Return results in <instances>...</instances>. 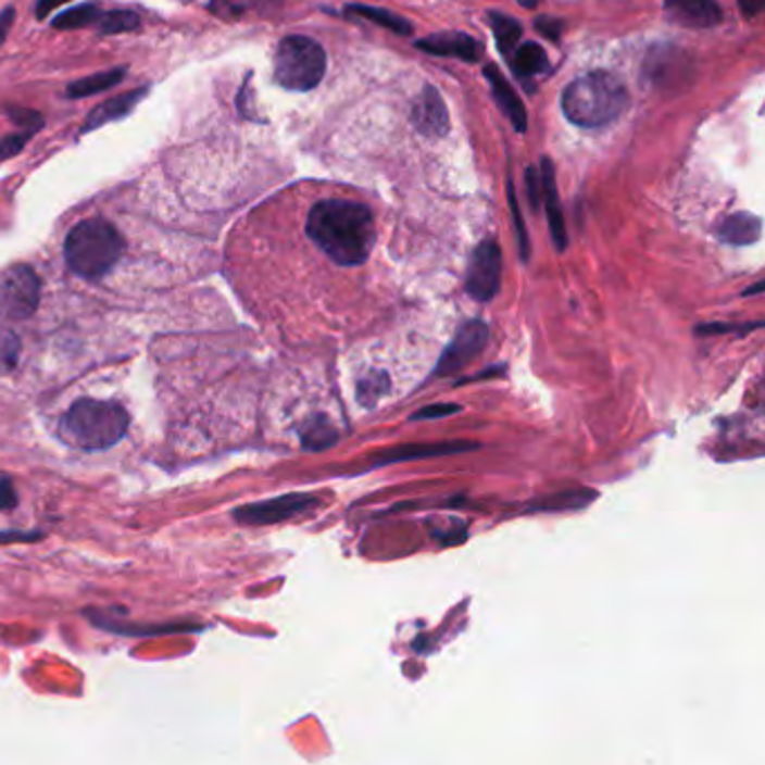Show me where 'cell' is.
Returning a JSON list of instances; mask_svg holds the SVG:
<instances>
[{"label": "cell", "instance_id": "12", "mask_svg": "<svg viewBox=\"0 0 765 765\" xmlns=\"http://www.w3.org/2000/svg\"><path fill=\"white\" fill-rule=\"evenodd\" d=\"M411 120L415 128L429 135V137H442L449 128V115L444 109V101L436 92V88H425L423 95L417 97L413 103Z\"/></svg>", "mask_w": 765, "mask_h": 765}, {"label": "cell", "instance_id": "22", "mask_svg": "<svg viewBox=\"0 0 765 765\" xmlns=\"http://www.w3.org/2000/svg\"><path fill=\"white\" fill-rule=\"evenodd\" d=\"M490 18H492V29H494V37H497V43H499L501 52L505 57H510L514 52V48L518 46L521 25L514 18H510L505 14H499V12H492Z\"/></svg>", "mask_w": 765, "mask_h": 765}, {"label": "cell", "instance_id": "25", "mask_svg": "<svg viewBox=\"0 0 765 765\" xmlns=\"http://www.w3.org/2000/svg\"><path fill=\"white\" fill-rule=\"evenodd\" d=\"M103 12H99L95 5L86 3V5H79V8H73V10H67L63 14H59L52 25L57 29H79V27H88L92 23H97L101 18Z\"/></svg>", "mask_w": 765, "mask_h": 765}, {"label": "cell", "instance_id": "34", "mask_svg": "<svg viewBox=\"0 0 765 765\" xmlns=\"http://www.w3.org/2000/svg\"><path fill=\"white\" fill-rule=\"evenodd\" d=\"M18 503L14 485L8 476H0V510H12Z\"/></svg>", "mask_w": 765, "mask_h": 765}, {"label": "cell", "instance_id": "8", "mask_svg": "<svg viewBox=\"0 0 765 765\" xmlns=\"http://www.w3.org/2000/svg\"><path fill=\"white\" fill-rule=\"evenodd\" d=\"M465 288L476 301H490L497 297L501 288V248L494 240H482L474 250Z\"/></svg>", "mask_w": 765, "mask_h": 765}, {"label": "cell", "instance_id": "16", "mask_svg": "<svg viewBox=\"0 0 765 765\" xmlns=\"http://www.w3.org/2000/svg\"><path fill=\"white\" fill-rule=\"evenodd\" d=\"M147 97V88H137L133 92H126V95H120V97H113L109 101H103L101 106H97L90 117L86 120L84 124V133L88 130H95L103 124H109V122H117L122 117H126L139 101H142Z\"/></svg>", "mask_w": 765, "mask_h": 765}, {"label": "cell", "instance_id": "28", "mask_svg": "<svg viewBox=\"0 0 765 765\" xmlns=\"http://www.w3.org/2000/svg\"><path fill=\"white\" fill-rule=\"evenodd\" d=\"M21 353V339L14 330L0 328V373H8L16 366Z\"/></svg>", "mask_w": 765, "mask_h": 765}, {"label": "cell", "instance_id": "29", "mask_svg": "<svg viewBox=\"0 0 765 765\" xmlns=\"http://www.w3.org/2000/svg\"><path fill=\"white\" fill-rule=\"evenodd\" d=\"M461 411H463L461 404H429V406H423L417 413H413L411 421L413 423H417V421H438V417H449V415H456Z\"/></svg>", "mask_w": 765, "mask_h": 765}, {"label": "cell", "instance_id": "40", "mask_svg": "<svg viewBox=\"0 0 765 765\" xmlns=\"http://www.w3.org/2000/svg\"><path fill=\"white\" fill-rule=\"evenodd\" d=\"M518 3L524 5V8H537V5L541 3V0H518Z\"/></svg>", "mask_w": 765, "mask_h": 765}, {"label": "cell", "instance_id": "32", "mask_svg": "<svg viewBox=\"0 0 765 765\" xmlns=\"http://www.w3.org/2000/svg\"><path fill=\"white\" fill-rule=\"evenodd\" d=\"M510 204H512V212H514V223H516V229H518V246H521V259L528 261V236H526V227H524V221H521V214H518V204H516V196L510 187Z\"/></svg>", "mask_w": 765, "mask_h": 765}, {"label": "cell", "instance_id": "27", "mask_svg": "<svg viewBox=\"0 0 765 765\" xmlns=\"http://www.w3.org/2000/svg\"><path fill=\"white\" fill-rule=\"evenodd\" d=\"M101 34H124L139 27V18L133 12H109L97 21Z\"/></svg>", "mask_w": 765, "mask_h": 765}, {"label": "cell", "instance_id": "23", "mask_svg": "<svg viewBox=\"0 0 765 765\" xmlns=\"http://www.w3.org/2000/svg\"><path fill=\"white\" fill-rule=\"evenodd\" d=\"M389 375L387 373H371L368 377L360 379L358 385V400L362 406L373 409L381 398L389 393Z\"/></svg>", "mask_w": 765, "mask_h": 765}, {"label": "cell", "instance_id": "10", "mask_svg": "<svg viewBox=\"0 0 765 765\" xmlns=\"http://www.w3.org/2000/svg\"><path fill=\"white\" fill-rule=\"evenodd\" d=\"M478 449L476 442L469 440H451V442H427V444H402L389 451H381V454L373 456L371 465H391V463H409V461H425V459H438V456H454V454H465V451Z\"/></svg>", "mask_w": 765, "mask_h": 765}, {"label": "cell", "instance_id": "37", "mask_svg": "<svg viewBox=\"0 0 765 765\" xmlns=\"http://www.w3.org/2000/svg\"><path fill=\"white\" fill-rule=\"evenodd\" d=\"M739 8L743 12V16L754 18V16H758L763 12L765 0H739Z\"/></svg>", "mask_w": 765, "mask_h": 765}, {"label": "cell", "instance_id": "3", "mask_svg": "<svg viewBox=\"0 0 765 765\" xmlns=\"http://www.w3.org/2000/svg\"><path fill=\"white\" fill-rule=\"evenodd\" d=\"M564 113L581 128H600L629 109L626 86L609 73H590L564 90Z\"/></svg>", "mask_w": 765, "mask_h": 765}, {"label": "cell", "instance_id": "9", "mask_svg": "<svg viewBox=\"0 0 765 765\" xmlns=\"http://www.w3.org/2000/svg\"><path fill=\"white\" fill-rule=\"evenodd\" d=\"M319 499L315 494H284L269 501L242 505L234 510V518L248 526H269V524H278V521L303 514L315 507Z\"/></svg>", "mask_w": 765, "mask_h": 765}, {"label": "cell", "instance_id": "35", "mask_svg": "<svg viewBox=\"0 0 765 765\" xmlns=\"http://www.w3.org/2000/svg\"><path fill=\"white\" fill-rule=\"evenodd\" d=\"M752 328H761V324H752V326H727V324H707V326H699L695 328V333H701V335H718V333H735V330H741V333H750Z\"/></svg>", "mask_w": 765, "mask_h": 765}, {"label": "cell", "instance_id": "14", "mask_svg": "<svg viewBox=\"0 0 765 765\" xmlns=\"http://www.w3.org/2000/svg\"><path fill=\"white\" fill-rule=\"evenodd\" d=\"M415 46L429 54H436V57H456L463 61H476L478 50H480L469 34H461V32L434 34V37H429L425 41H417Z\"/></svg>", "mask_w": 765, "mask_h": 765}, {"label": "cell", "instance_id": "39", "mask_svg": "<svg viewBox=\"0 0 765 765\" xmlns=\"http://www.w3.org/2000/svg\"><path fill=\"white\" fill-rule=\"evenodd\" d=\"M67 3V0H39V5H37V18H46L52 10H57L59 5Z\"/></svg>", "mask_w": 765, "mask_h": 765}, {"label": "cell", "instance_id": "2", "mask_svg": "<svg viewBox=\"0 0 765 765\" xmlns=\"http://www.w3.org/2000/svg\"><path fill=\"white\" fill-rule=\"evenodd\" d=\"M128 431V413L117 402L77 400L59 421V436L70 447L101 451L117 444Z\"/></svg>", "mask_w": 765, "mask_h": 765}, {"label": "cell", "instance_id": "1", "mask_svg": "<svg viewBox=\"0 0 765 765\" xmlns=\"http://www.w3.org/2000/svg\"><path fill=\"white\" fill-rule=\"evenodd\" d=\"M310 240L337 265L355 267L368 261L375 246L371 209L353 200H322L308 216Z\"/></svg>", "mask_w": 765, "mask_h": 765}, {"label": "cell", "instance_id": "30", "mask_svg": "<svg viewBox=\"0 0 765 765\" xmlns=\"http://www.w3.org/2000/svg\"><path fill=\"white\" fill-rule=\"evenodd\" d=\"M10 117L18 128L29 133H37L43 126V117L37 111H29V109H12Z\"/></svg>", "mask_w": 765, "mask_h": 765}, {"label": "cell", "instance_id": "31", "mask_svg": "<svg viewBox=\"0 0 765 765\" xmlns=\"http://www.w3.org/2000/svg\"><path fill=\"white\" fill-rule=\"evenodd\" d=\"M34 133L29 130H23V133H16V135H10L5 139H0V160H8V158H14L23 151V147L29 142V137Z\"/></svg>", "mask_w": 765, "mask_h": 765}, {"label": "cell", "instance_id": "4", "mask_svg": "<svg viewBox=\"0 0 765 765\" xmlns=\"http://www.w3.org/2000/svg\"><path fill=\"white\" fill-rule=\"evenodd\" d=\"M124 252L120 231L101 218H90L70 229L65 238V263L81 278H101L109 274Z\"/></svg>", "mask_w": 765, "mask_h": 765}, {"label": "cell", "instance_id": "7", "mask_svg": "<svg viewBox=\"0 0 765 765\" xmlns=\"http://www.w3.org/2000/svg\"><path fill=\"white\" fill-rule=\"evenodd\" d=\"M487 339H490V328H487V324H482L480 319L465 322L459 328L456 337L444 348L434 375L442 377V375H454L463 371L469 362H474L482 353Z\"/></svg>", "mask_w": 765, "mask_h": 765}, {"label": "cell", "instance_id": "36", "mask_svg": "<svg viewBox=\"0 0 765 765\" xmlns=\"http://www.w3.org/2000/svg\"><path fill=\"white\" fill-rule=\"evenodd\" d=\"M528 193H530V202L537 206L541 202V178L537 168H528Z\"/></svg>", "mask_w": 765, "mask_h": 765}, {"label": "cell", "instance_id": "20", "mask_svg": "<svg viewBox=\"0 0 765 765\" xmlns=\"http://www.w3.org/2000/svg\"><path fill=\"white\" fill-rule=\"evenodd\" d=\"M339 434L333 427V423L324 415L310 417V421L303 425L301 429V442L308 451H324L330 449L333 444H337Z\"/></svg>", "mask_w": 765, "mask_h": 765}, {"label": "cell", "instance_id": "6", "mask_svg": "<svg viewBox=\"0 0 765 765\" xmlns=\"http://www.w3.org/2000/svg\"><path fill=\"white\" fill-rule=\"evenodd\" d=\"M41 281L29 265H12L0 272V319H29L39 308Z\"/></svg>", "mask_w": 765, "mask_h": 765}, {"label": "cell", "instance_id": "11", "mask_svg": "<svg viewBox=\"0 0 765 765\" xmlns=\"http://www.w3.org/2000/svg\"><path fill=\"white\" fill-rule=\"evenodd\" d=\"M665 12L672 23L689 29L712 27L723 21V12L714 0H665Z\"/></svg>", "mask_w": 765, "mask_h": 765}, {"label": "cell", "instance_id": "5", "mask_svg": "<svg viewBox=\"0 0 765 765\" xmlns=\"http://www.w3.org/2000/svg\"><path fill=\"white\" fill-rule=\"evenodd\" d=\"M326 65V52L317 41L308 37H286L276 50L274 77L286 90L308 92L322 84Z\"/></svg>", "mask_w": 765, "mask_h": 765}, {"label": "cell", "instance_id": "13", "mask_svg": "<svg viewBox=\"0 0 765 765\" xmlns=\"http://www.w3.org/2000/svg\"><path fill=\"white\" fill-rule=\"evenodd\" d=\"M485 79L490 81L494 99L499 101V106L503 109V113L510 117V122L514 124L516 130L524 133L528 128V115H526V106L521 97L514 92V88L510 86V81L499 73L494 65H485Z\"/></svg>", "mask_w": 765, "mask_h": 765}, {"label": "cell", "instance_id": "17", "mask_svg": "<svg viewBox=\"0 0 765 765\" xmlns=\"http://www.w3.org/2000/svg\"><path fill=\"white\" fill-rule=\"evenodd\" d=\"M278 5V0H212L209 12L214 16L234 23L250 16H263Z\"/></svg>", "mask_w": 765, "mask_h": 765}, {"label": "cell", "instance_id": "15", "mask_svg": "<svg viewBox=\"0 0 765 765\" xmlns=\"http://www.w3.org/2000/svg\"><path fill=\"white\" fill-rule=\"evenodd\" d=\"M541 189H543V200L548 204V223H550V236L554 240L556 252H564L568 246L566 236V225H564V212L560 204V193H556L554 185V168L550 160H543V176H541Z\"/></svg>", "mask_w": 765, "mask_h": 765}, {"label": "cell", "instance_id": "26", "mask_svg": "<svg viewBox=\"0 0 765 765\" xmlns=\"http://www.w3.org/2000/svg\"><path fill=\"white\" fill-rule=\"evenodd\" d=\"M590 501H595V492L579 490V492H564V494L550 497V499H545L543 503H539L535 507L537 510H577V507L588 505Z\"/></svg>", "mask_w": 765, "mask_h": 765}, {"label": "cell", "instance_id": "38", "mask_svg": "<svg viewBox=\"0 0 765 765\" xmlns=\"http://www.w3.org/2000/svg\"><path fill=\"white\" fill-rule=\"evenodd\" d=\"M12 25H14V10L10 8V10H5L3 14H0V46L5 43V39H8V34H10Z\"/></svg>", "mask_w": 765, "mask_h": 765}, {"label": "cell", "instance_id": "41", "mask_svg": "<svg viewBox=\"0 0 765 765\" xmlns=\"http://www.w3.org/2000/svg\"><path fill=\"white\" fill-rule=\"evenodd\" d=\"M761 290H763V284H756V286H754L752 290H748L745 294H756V292H761Z\"/></svg>", "mask_w": 765, "mask_h": 765}, {"label": "cell", "instance_id": "33", "mask_svg": "<svg viewBox=\"0 0 765 765\" xmlns=\"http://www.w3.org/2000/svg\"><path fill=\"white\" fill-rule=\"evenodd\" d=\"M537 29L543 34L545 39H552L556 41L562 37V29H564V23L562 21H556V18H548V16H541L537 18Z\"/></svg>", "mask_w": 765, "mask_h": 765}, {"label": "cell", "instance_id": "18", "mask_svg": "<svg viewBox=\"0 0 765 765\" xmlns=\"http://www.w3.org/2000/svg\"><path fill=\"white\" fill-rule=\"evenodd\" d=\"M510 65L514 70V75L518 79H530L548 73V54L541 46L537 43H524L518 46L510 57Z\"/></svg>", "mask_w": 765, "mask_h": 765}, {"label": "cell", "instance_id": "19", "mask_svg": "<svg viewBox=\"0 0 765 765\" xmlns=\"http://www.w3.org/2000/svg\"><path fill=\"white\" fill-rule=\"evenodd\" d=\"M761 236V221L752 214H735L720 223L718 238L729 246H750Z\"/></svg>", "mask_w": 765, "mask_h": 765}, {"label": "cell", "instance_id": "24", "mask_svg": "<svg viewBox=\"0 0 765 765\" xmlns=\"http://www.w3.org/2000/svg\"><path fill=\"white\" fill-rule=\"evenodd\" d=\"M346 14H360V16H364V18H368V21H373V23L381 25V27H389L391 32L402 34V37H406V34H411V25H409L404 18H400V16H396V14L387 12V10L364 8V5H353V8H348V10H346Z\"/></svg>", "mask_w": 765, "mask_h": 765}, {"label": "cell", "instance_id": "21", "mask_svg": "<svg viewBox=\"0 0 765 765\" xmlns=\"http://www.w3.org/2000/svg\"><path fill=\"white\" fill-rule=\"evenodd\" d=\"M124 73H126L124 67H117V70H109V73H99V75L79 79V81L67 86L65 95H67L70 99H81V97H90V95H95V92L111 90V88H115V86L124 79Z\"/></svg>", "mask_w": 765, "mask_h": 765}]
</instances>
